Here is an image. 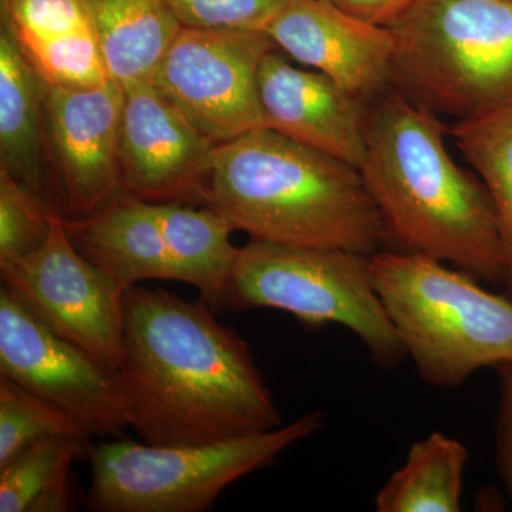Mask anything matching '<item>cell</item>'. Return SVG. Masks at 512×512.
<instances>
[{
	"label": "cell",
	"mask_w": 512,
	"mask_h": 512,
	"mask_svg": "<svg viewBox=\"0 0 512 512\" xmlns=\"http://www.w3.org/2000/svg\"><path fill=\"white\" fill-rule=\"evenodd\" d=\"M275 49L262 30L183 26L150 82L201 133L228 143L264 127L259 72Z\"/></svg>",
	"instance_id": "ba28073f"
},
{
	"label": "cell",
	"mask_w": 512,
	"mask_h": 512,
	"mask_svg": "<svg viewBox=\"0 0 512 512\" xmlns=\"http://www.w3.org/2000/svg\"><path fill=\"white\" fill-rule=\"evenodd\" d=\"M393 86L436 116L512 104V0H414L390 28Z\"/></svg>",
	"instance_id": "5b68a950"
},
{
	"label": "cell",
	"mask_w": 512,
	"mask_h": 512,
	"mask_svg": "<svg viewBox=\"0 0 512 512\" xmlns=\"http://www.w3.org/2000/svg\"><path fill=\"white\" fill-rule=\"evenodd\" d=\"M19 46L49 86L90 89L111 80L93 29Z\"/></svg>",
	"instance_id": "603a6c76"
},
{
	"label": "cell",
	"mask_w": 512,
	"mask_h": 512,
	"mask_svg": "<svg viewBox=\"0 0 512 512\" xmlns=\"http://www.w3.org/2000/svg\"><path fill=\"white\" fill-rule=\"evenodd\" d=\"M3 286L37 319L111 372L124 359V293L76 247L63 217H53L42 245L15 261L0 262Z\"/></svg>",
	"instance_id": "9c48e42d"
},
{
	"label": "cell",
	"mask_w": 512,
	"mask_h": 512,
	"mask_svg": "<svg viewBox=\"0 0 512 512\" xmlns=\"http://www.w3.org/2000/svg\"><path fill=\"white\" fill-rule=\"evenodd\" d=\"M57 434L90 439L69 413L28 392L8 377H0V468L33 441Z\"/></svg>",
	"instance_id": "7402d4cb"
},
{
	"label": "cell",
	"mask_w": 512,
	"mask_h": 512,
	"mask_svg": "<svg viewBox=\"0 0 512 512\" xmlns=\"http://www.w3.org/2000/svg\"><path fill=\"white\" fill-rule=\"evenodd\" d=\"M0 376L69 413L92 436L120 439L131 427L119 373L56 335L6 286L0 291Z\"/></svg>",
	"instance_id": "30bf717a"
},
{
	"label": "cell",
	"mask_w": 512,
	"mask_h": 512,
	"mask_svg": "<svg viewBox=\"0 0 512 512\" xmlns=\"http://www.w3.org/2000/svg\"><path fill=\"white\" fill-rule=\"evenodd\" d=\"M370 276L424 383L451 389L512 360V301L429 256L382 251Z\"/></svg>",
	"instance_id": "277c9868"
},
{
	"label": "cell",
	"mask_w": 512,
	"mask_h": 512,
	"mask_svg": "<svg viewBox=\"0 0 512 512\" xmlns=\"http://www.w3.org/2000/svg\"><path fill=\"white\" fill-rule=\"evenodd\" d=\"M264 127L359 168L369 103L316 70L293 66L278 50L259 72Z\"/></svg>",
	"instance_id": "5bb4252c"
},
{
	"label": "cell",
	"mask_w": 512,
	"mask_h": 512,
	"mask_svg": "<svg viewBox=\"0 0 512 512\" xmlns=\"http://www.w3.org/2000/svg\"><path fill=\"white\" fill-rule=\"evenodd\" d=\"M46 87L3 25L0 33V165L60 214L46 161ZM62 215V214H60Z\"/></svg>",
	"instance_id": "2e32d148"
},
{
	"label": "cell",
	"mask_w": 512,
	"mask_h": 512,
	"mask_svg": "<svg viewBox=\"0 0 512 512\" xmlns=\"http://www.w3.org/2000/svg\"><path fill=\"white\" fill-rule=\"evenodd\" d=\"M205 200L259 241L365 256L386 245L359 168L268 127L218 144Z\"/></svg>",
	"instance_id": "3957f363"
},
{
	"label": "cell",
	"mask_w": 512,
	"mask_h": 512,
	"mask_svg": "<svg viewBox=\"0 0 512 512\" xmlns=\"http://www.w3.org/2000/svg\"><path fill=\"white\" fill-rule=\"evenodd\" d=\"M498 407L495 424V467L512 500V360L497 367Z\"/></svg>",
	"instance_id": "4316f807"
},
{
	"label": "cell",
	"mask_w": 512,
	"mask_h": 512,
	"mask_svg": "<svg viewBox=\"0 0 512 512\" xmlns=\"http://www.w3.org/2000/svg\"><path fill=\"white\" fill-rule=\"evenodd\" d=\"M90 439L57 434L30 443L0 468V512L72 510L69 471L77 458L89 457Z\"/></svg>",
	"instance_id": "ffe728a7"
},
{
	"label": "cell",
	"mask_w": 512,
	"mask_h": 512,
	"mask_svg": "<svg viewBox=\"0 0 512 512\" xmlns=\"http://www.w3.org/2000/svg\"><path fill=\"white\" fill-rule=\"evenodd\" d=\"M110 79L150 80L183 29L165 0H83Z\"/></svg>",
	"instance_id": "e0dca14e"
},
{
	"label": "cell",
	"mask_w": 512,
	"mask_h": 512,
	"mask_svg": "<svg viewBox=\"0 0 512 512\" xmlns=\"http://www.w3.org/2000/svg\"><path fill=\"white\" fill-rule=\"evenodd\" d=\"M156 205L174 281L197 288L202 302L211 308L227 303L229 278L239 252L231 242L235 229L212 207L194 210L180 202Z\"/></svg>",
	"instance_id": "ac0fdd59"
},
{
	"label": "cell",
	"mask_w": 512,
	"mask_h": 512,
	"mask_svg": "<svg viewBox=\"0 0 512 512\" xmlns=\"http://www.w3.org/2000/svg\"><path fill=\"white\" fill-rule=\"evenodd\" d=\"M227 303L235 312L278 309L312 328L342 326L386 369L407 357L373 285L369 256L251 239L239 248Z\"/></svg>",
	"instance_id": "8992f818"
},
{
	"label": "cell",
	"mask_w": 512,
	"mask_h": 512,
	"mask_svg": "<svg viewBox=\"0 0 512 512\" xmlns=\"http://www.w3.org/2000/svg\"><path fill=\"white\" fill-rule=\"evenodd\" d=\"M3 16L19 45L93 29L83 0H3Z\"/></svg>",
	"instance_id": "d4e9b609"
},
{
	"label": "cell",
	"mask_w": 512,
	"mask_h": 512,
	"mask_svg": "<svg viewBox=\"0 0 512 512\" xmlns=\"http://www.w3.org/2000/svg\"><path fill=\"white\" fill-rule=\"evenodd\" d=\"M448 126L392 86L369 101L359 171L386 245L439 259L481 284L503 286L505 265L493 201L474 171L448 153Z\"/></svg>",
	"instance_id": "7a4b0ae2"
},
{
	"label": "cell",
	"mask_w": 512,
	"mask_h": 512,
	"mask_svg": "<svg viewBox=\"0 0 512 512\" xmlns=\"http://www.w3.org/2000/svg\"><path fill=\"white\" fill-rule=\"evenodd\" d=\"M323 427L313 412L288 426L198 446L116 440L89 447L93 478L87 505L97 512H202L239 478Z\"/></svg>",
	"instance_id": "52a82bcc"
},
{
	"label": "cell",
	"mask_w": 512,
	"mask_h": 512,
	"mask_svg": "<svg viewBox=\"0 0 512 512\" xmlns=\"http://www.w3.org/2000/svg\"><path fill=\"white\" fill-rule=\"evenodd\" d=\"M217 146L150 80L124 87L119 157L127 194L151 204L205 200Z\"/></svg>",
	"instance_id": "7c38bea8"
},
{
	"label": "cell",
	"mask_w": 512,
	"mask_h": 512,
	"mask_svg": "<svg viewBox=\"0 0 512 512\" xmlns=\"http://www.w3.org/2000/svg\"><path fill=\"white\" fill-rule=\"evenodd\" d=\"M278 49L367 103L393 86L394 36L326 0H288L265 29Z\"/></svg>",
	"instance_id": "4fadbf2b"
},
{
	"label": "cell",
	"mask_w": 512,
	"mask_h": 512,
	"mask_svg": "<svg viewBox=\"0 0 512 512\" xmlns=\"http://www.w3.org/2000/svg\"><path fill=\"white\" fill-rule=\"evenodd\" d=\"M47 84V83H46ZM124 87H46V161L60 214L90 217L126 195L120 174Z\"/></svg>",
	"instance_id": "8fae6325"
},
{
	"label": "cell",
	"mask_w": 512,
	"mask_h": 512,
	"mask_svg": "<svg viewBox=\"0 0 512 512\" xmlns=\"http://www.w3.org/2000/svg\"><path fill=\"white\" fill-rule=\"evenodd\" d=\"M63 221L77 251L123 291L174 281L156 204L126 194L90 217Z\"/></svg>",
	"instance_id": "9a60e30c"
},
{
	"label": "cell",
	"mask_w": 512,
	"mask_h": 512,
	"mask_svg": "<svg viewBox=\"0 0 512 512\" xmlns=\"http://www.w3.org/2000/svg\"><path fill=\"white\" fill-rule=\"evenodd\" d=\"M56 214L0 165V262L15 261L39 248Z\"/></svg>",
	"instance_id": "cb8c5ba5"
},
{
	"label": "cell",
	"mask_w": 512,
	"mask_h": 512,
	"mask_svg": "<svg viewBox=\"0 0 512 512\" xmlns=\"http://www.w3.org/2000/svg\"><path fill=\"white\" fill-rule=\"evenodd\" d=\"M119 376L131 429L151 446L221 443L282 426L248 343L207 303L165 289L124 293Z\"/></svg>",
	"instance_id": "6da1fadb"
},
{
	"label": "cell",
	"mask_w": 512,
	"mask_h": 512,
	"mask_svg": "<svg viewBox=\"0 0 512 512\" xmlns=\"http://www.w3.org/2000/svg\"><path fill=\"white\" fill-rule=\"evenodd\" d=\"M185 28L262 30L288 0H165Z\"/></svg>",
	"instance_id": "484cf974"
},
{
	"label": "cell",
	"mask_w": 512,
	"mask_h": 512,
	"mask_svg": "<svg viewBox=\"0 0 512 512\" xmlns=\"http://www.w3.org/2000/svg\"><path fill=\"white\" fill-rule=\"evenodd\" d=\"M467 447L433 431L409 448L406 461L376 494L379 512L461 511Z\"/></svg>",
	"instance_id": "d6986e66"
},
{
	"label": "cell",
	"mask_w": 512,
	"mask_h": 512,
	"mask_svg": "<svg viewBox=\"0 0 512 512\" xmlns=\"http://www.w3.org/2000/svg\"><path fill=\"white\" fill-rule=\"evenodd\" d=\"M326 2L370 25L392 28L394 23L410 9L414 0H326Z\"/></svg>",
	"instance_id": "83f0119b"
},
{
	"label": "cell",
	"mask_w": 512,
	"mask_h": 512,
	"mask_svg": "<svg viewBox=\"0 0 512 512\" xmlns=\"http://www.w3.org/2000/svg\"><path fill=\"white\" fill-rule=\"evenodd\" d=\"M448 134L493 201L503 245L505 295L512 301V104L453 121Z\"/></svg>",
	"instance_id": "44dd1931"
}]
</instances>
